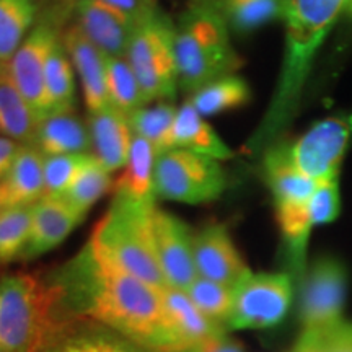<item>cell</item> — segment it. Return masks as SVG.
Masks as SVG:
<instances>
[{
  "label": "cell",
  "mask_w": 352,
  "mask_h": 352,
  "mask_svg": "<svg viewBox=\"0 0 352 352\" xmlns=\"http://www.w3.org/2000/svg\"><path fill=\"white\" fill-rule=\"evenodd\" d=\"M52 280L67 320H94L153 352H183L166 318L162 290L118 266L94 240Z\"/></svg>",
  "instance_id": "obj_1"
},
{
  "label": "cell",
  "mask_w": 352,
  "mask_h": 352,
  "mask_svg": "<svg viewBox=\"0 0 352 352\" xmlns=\"http://www.w3.org/2000/svg\"><path fill=\"white\" fill-rule=\"evenodd\" d=\"M344 16L352 19V0H290L283 70L270 108L250 140V152L276 144L296 116L316 52Z\"/></svg>",
  "instance_id": "obj_2"
},
{
  "label": "cell",
  "mask_w": 352,
  "mask_h": 352,
  "mask_svg": "<svg viewBox=\"0 0 352 352\" xmlns=\"http://www.w3.org/2000/svg\"><path fill=\"white\" fill-rule=\"evenodd\" d=\"M54 280L16 272L0 279V351L38 352L64 323Z\"/></svg>",
  "instance_id": "obj_3"
},
{
  "label": "cell",
  "mask_w": 352,
  "mask_h": 352,
  "mask_svg": "<svg viewBox=\"0 0 352 352\" xmlns=\"http://www.w3.org/2000/svg\"><path fill=\"white\" fill-rule=\"evenodd\" d=\"M175 52L178 87L191 95L243 65L230 43V28L210 6H192L179 16Z\"/></svg>",
  "instance_id": "obj_4"
},
{
  "label": "cell",
  "mask_w": 352,
  "mask_h": 352,
  "mask_svg": "<svg viewBox=\"0 0 352 352\" xmlns=\"http://www.w3.org/2000/svg\"><path fill=\"white\" fill-rule=\"evenodd\" d=\"M155 209V204L114 195L107 214L91 232L90 240L129 274L164 290L168 284L158 263L153 235Z\"/></svg>",
  "instance_id": "obj_5"
},
{
  "label": "cell",
  "mask_w": 352,
  "mask_h": 352,
  "mask_svg": "<svg viewBox=\"0 0 352 352\" xmlns=\"http://www.w3.org/2000/svg\"><path fill=\"white\" fill-rule=\"evenodd\" d=\"M175 38L176 25L158 7L135 26L126 59L138 77L145 104L175 100L178 91Z\"/></svg>",
  "instance_id": "obj_6"
},
{
  "label": "cell",
  "mask_w": 352,
  "mask_h": 352,
  "mask_svg": "<svg viewBox=\"0 0 352 352\" xmlns=\"http://www.w3.org/2000/svg\"><path fill=\"white\" fill-rule=\"evenodd\" d=\"M227 175L219 160L186 151L168 148L155 162V196L158 199L206 204L222 196Z\"/></svg>",
  "instance_id": "obj_7"
},
{
  "label": "cell",
  "mask_w": 352,
  "mask_h": 352,
  "mask_svg": "<svg viewBox=\"0 0 352 352\" xmlns=\"http://www.w3.org/2000/svg\"><path fill=\"white\" fill-rule=\"evenodd\" d=\"M292 298L294 277L289 272H252L233 289L226 328L233 331L274 328L287 316Z\"/></svg>",
  "instance_id": "obj_8"
},
{
  "label": "cell",
  "mask_w": 352,
  "mask_h": 352,
  "mask_svg": "<svg viewBox=\"0 0 352 352\" xmlns=\"http://www.w3.org/2000/svg\"><path fill=\"white\" fill-rule=\"evenodd\" d=\"M302 331L327 334L342 321L347 272L338 259L324 256L307 267L300 280Z\"/></svg>",
  "instance_id": "obj_9"
},
{
  "label": "cell",
  "mask_w": 352,
  "mask_h": 352,
  "mask_svg": "<svg viewBox=\"0 0 352 352\" xmlns=\"http://www.w3.org/2000/svg\"><path fill=\"white\" fill-rule=\"evenodd\" d=\"M352 139V113L321 120L289 144L298 170L316 183L338 179L342 158Z\"/></svg>",
  "instance_id": "obj_10"
},
{
  "label": "cell",
  "mask_w": 352,
  "mask_h": 352,
  "mask_svg": "<svg viewBox=\"0 0 352 352\" xmlns=\"http://www.w3.org/2000/svg\"><path fill=\"white\" fill-rule=\"evenodd\" d=\"M60 34L63 33L56 20H39L8 63L13 82L39 118V122L51 114L44 76L47 60L54 47L60 43Z\"/></svg>",
  "instance_id": "obj_11"
},
{
  "label": "cell",
  "mask_w": 352,
  "mask_h": 352,
  "mask_svg": "<svg viewBox=\"0 0 352 352\" xmlns=\"http://www.w3.org/2000/svg\"><path fill=\"white\" fill-rule=\"evenodd\" d=\"M153 235L162 272L168 287L184 290L196 280L195 233L183 219L164 209L153 214Z\"/></svg>",
  "instance_id": "obj_12"
},
{
  "label": "cell",
  "mask_w": 352,
  "mask_h": 352,
  "mask_svg": "<svg viewBox=\"0 0 352 352\" xmlns=\"http://www.w3.org/2000/svg\"><path fill=\"white\" fill-rule=\"evenodd\" d=\"M195 264L197 276L232 289L252 274L222 223H208L195 233Z\"/></svg>",
  "instance_id": "obj_13"
},
{
  "label": "cell",
  "mask_w": 352,
  "mask_h": 352,
  "mask_svg": "<svg viewBox=\"0 0 352 352\" xmlns=\"http://www.w3.org/2000/svg\"><path fill=\"white\" fill-rule=\"evenodd\" d=\"M82 33L108 57H126L138 21L101 0H76Z\"/></svg>",
  "instance_id": "obj_14"
},
{
  "label": "cell",
  "mask_w": 352,
  "mask_h": 352,
  "mask_svg": "<svg viewBox=\"0 0 352 352\" xmlns=\"http://www.w3.org/2000/svg\"><path fill=\"white\" fill-rule=\"evenodd\" d=\"M38 352H153L124 334L87 318H69Z\"/></svg>",
  "instance_id": "obj_15"
},
{
  "label": "cell",
  "mask_w": 352,
  "mask_h": 352,
  "mask_svg": "<svg viewBox=\"0 0 352 352\" xmlns=\"http://www.w3.org/2000/svg\"><path fill=\"white\" fill-rule=\"evenodd\" d=\"M263 170L276 210L308 208L318 183L297 168L290 157L289 142L277 140L266 148Z\"/></svg>",
  "instance_id": "obj_16"
},
{
  "label": "cell",
  "mask_w": 352,
  "mask_h": 352,
  "mask_svg": "<svg viewBox=\"0 0 352 352\" xmlns=\"http://www.w3.org/2000/svg\"><path fill=\"white\" fill-rule=\"evenodd\" d=\"M65 51L80 78L88 113L109 107L107 85L108 56L101 52L74 23L60 34Z\"/></svg>",
  "instance_id": "obj_17"
},
{
  "label": "cell",
  "mask_w": 352,
  "mask_h": 352,
  "mask_svg": "<svg viewBox=\"0 0 352 352\" xmlns=\"http://www.w3.org/2000/svg\"><path fill=\"white\" fill-rule=\"evenodd\" d=\"M87 124L91 138V152L96 160L111 173L124 168L134 140V132L126 114L109 104L88 113Z\"/></svg>",
  "instance_id": "obj_18"
},
{
  "label": "cell",
  "mask_w": 352,
  "mask_h": 352,
  "mask_svg": "<svg viewBox=\"0 0 352 352\" xmlns=\"http://www.w3.org/2000/svg\"><path fill=\"white\" fill-rule=\"evenodd\" d=\"M83 219L63 197L44 196L33 206L32 233L21 259L39 258L57 248Z\"/></svg>",
  "instance_id": "obj_19"
},
{
  "label": "cell",
  "mask_w": 352,
  "mask_h": 352,
  "mask_svg": "<svg viewBox=\"0 0 352 352\" xmlns=\"http://www.w3.org/2000/svg\"><path fill=\"white\" fill-rule=\"evenodd\" d=\"M166 318L178 338L183 352H196L208 342L226 336L222 324L202 315L184 290L166 287L162 290Z\"/></svg>",
  "instance_id": "obj_20"
},
{
  "label": "cell",
  "mask_w": 352,
  "mask_h": 352,
  "mask_svg": "<svg viewBox=\"0 0 352 352\" xmlns=\"http://www.w3.org/2000/svg\"><path fill=\"white\" fill-rule=\"evenodd\" d=\"M34 145L44 153V157L91 153L88 124L74 111L47 114L39 122Z\"/></svg>",
  "instance_id": "obj_21"
},
{
  "label": "cell",
  "mask_w": 352,
  "mask_h": 352,
  "mask_svg": "<svg viewBox=\"0 0 352 352\" xmlns=\"http://www.w3.org/2000/svg\"><path fill=\"white\" fill-rule=\"evenodd\" d=\"M186 148V151L212 157L215 160H230L233 151L219 138L212 126L202 118L191 101L182 104L176 114V121L171 135V148Z\"/></svg>",
  "instance_id": "obj_22"
},
{
  "label": "cell",
  "mask_w": 352,
  "mask_h": 352,
  "mask_svg": "<svg viewBox=\"0 0 352 352\" xmlns=\"http://www.w3.org/2000/svg\"><path fill=\"white\" fill-rule=\"evenodd\" d=\"M158 152L147 140L134 135L129 158L120 178L114 182V195L155 204V162Z\"/></svg>",
  "instance_id": "obj_23"
},
{
  "label": "cell",
  "mask_w": 352,
  "mask_h": 352,
  "mask_svg": "<svg viewBox=\"0 0 352 352\" xmlns=\"http://www.w3.org/2000/svg\"><path fill=\"white\" fill-rule=\"evenodd\" d=\"M39 118L13 82L8 64L0 63V132L19 144H34Z\"/></svg>",
  "instance_id": "obj_24"
},
{
  "label": "cell",
  "mask_w": 352,
  "mask_h": 352,
  "mask_svg": "<svg viewBox=\"0 0 352 352\" xmlns=\"http://www.w3.org/2000/svg\"><path fill=\"white\" fill-rule=\"evenodd\" d=\"M12 208L33 206L44 197V153L34 144H21L6 176Z\"/></svg>",
  "instance_id": "obj_25"
},
{
  "label": "cell",
  "mask_w": 352,
  "mask_h": 352,
  "mask_svg": "<svg viewBox=\"0 0 352 352\" xmlns=\"http://www.w3.org/2000/svg\"><path fill=\"white\" fill-rule=\"evenodd\" d=\"M215 8L228 28L248 34L270 23L287 20L290 0H219Z\"/></svg>",
  "instance_id": "obj_26"
},
{
  "label": "cell",
  "mask_w": 352,
  "mask_h": 352,
  "mask_svg": "<svg viewBox=\"0 0 352 352\" xmlns=\"http://www.w3.org/2000/svg\"><path fill=\"white\" fill-rule=\"evenodd\" d=\"M38 10V0H0V63H10L36 25Z\"/></svg>",
  "instance_id": "obj_27"
},
{
  "label": "cell",
  "mask_w": 352,
  "mask_h": 352,
  "mask_svg": "<svg viewBox=\"0 0 352 352\" xmlns=\"http://www.w3.org/2000/svg\"><path fill=\"white\" fill-rule=\"evenodd\" d=\"M178 108L171 101H155L144 104L127 116L134 135H139L153 145L160 153L171 148V135Z\"/></svg>",
  "instance_id": "obj_28"
},
{
  "label": "cell",
  "mask_w": 352,
  "mask_h": 352,
  "mask_svg": "<svg viewBox=\"0 0 352 352\" xmlns=\"http://www.w3.org/2000/svg\"><path fill=\"white\" fill-rule=\"evenodd\" d=\"M250 87L239 76H227L208 83L191 95L189 101L202 118L241 108L250 101Z\"/></svg>",
  "instance_id": "obj_29"
},
{
  "label": "cell",
  "mask_w": 352,
  "mask_h": 352,
  "mask_svg": "<svg viewBox=\"0 0 352 352\" xmlns=\"http://www.w3.org/2000/svg\"><path fill=\"white\" fill-rule=\"evenodd\" d=\"M44 83H46V94L51 104V113L74 111L76 78H74L72 60H70L63 41L54 47L50 60H47Z\"/></svg>",
  "instance_id": "obj_30"
},
{
  "label": "cell",
  "mask_w": 352,
  "mask_h": 352,
  "mask_svg": "<svg viewBox=\"0 0 352 352\" xmlns=\"http://www.w3.org/2000/svg\"><path fill=\"white\" fill-rule=\"evenodd\" d=\"M114 188V182L111 178V171H108L98 160L94 157L82 173L77 176L76 182L72 183L67 191L64 192L63 199L74 210H77L82 217H85L94 206L103 197L107 192Z\"/></svg>",
  "instance_id": "obj_31"
},
{
  "label": "cell",
  "mask_w": 352,
  "mask_h": 352,
  "mask_svg": "<svg viewBox=\"0 0 352 352\" xmlns=\"http://www.w3.org/2000/svg\"><path fill=\"white\" fill-rule=\"evenodd\" d=\"M107 85L109 103L126 116L145 104L138 77L126 57H108Z\"/></svg>",
  "instance_id": "obj_32"
},
{
  "label": "cell",
  "mask_w": 352,
  "mask_h": 352,
  "mask_svg": "<svg viewBox=\"0 0 352 352\" xmlns=\"http://www.w3.org/2000/svg\"><path fill=\"white\" fill-rule=\"evenodd\" d=\"M33 206H15L0 214V264L23 256L32 233Z\"/></svg>",
  "instance_id": "obj_33"
},
{
  "label": "cell",
  "mask_w": 352,
  "mask_h": 352,
  "mask_svg": "<svg viewBox=\"0 0 352 352\" xmlns=\"http://www.w3.org/2000/svg\"><path fill=\"white\" fill-rule=\"evenodd\" d=\"M186 294L202 315L226 327V321L233 305L232 287L197 276L195 283L188 287Z\"/></svg>",
  "instance_id": "obj_34"
},
{
  "label": "cell",
  "mask_w": 352,
  "mask_h": 352,
  "mask_svg": "<svg viewBox=\"0 0 352 352\" xmlns=\"http://www.w3.org/2000/svg\"><path fill=\"white\" fill-rule=\"evenodd\" d=\"M94 153H67L44 157V196L59 197L72 186Z\"/></svg>",
  "instance_id": "obj_35"
},
{
  "label": "cell",
  "mask_w": 352,
  "mask_h": 352,
  "mask_svg": "<svg viewBox=\"0 0 352 352\" xmlns=\"http://www.w3.org/2000/svg\"><path fill=\"white\" fill-rule=\"evenodd\" d=\"M341 209V197H340V183L338 179L331 182L318 183L314 196L310 199V219L311 223L315 226H323L336 220L340 215Z\"/></svg>",
  "instance_id": "obj_36"
},
{
  "label": "cell",
  "mask_w": 352,
  "mask_h": 352,
  "mask_svg": "<svg viewBox=\"0 0 352 352\" xmlns=\"http://www.w3.org/2000/svg\"><path fill=\"white\" fill-rule=\"evenodd\" d=\"M324 338L328 352H352V321L342 320Z\"/></svg>",
  "instance_id": "obj_37"
},
{
  "label": "cell",
  "mask_w": 352,
  "mask_h": 352,
  "mask_svg": "<svg viewBox=\"0 0 352 352\" xmlns=\"http://www.w3.org/2000/svg\"><path fill=\"white\" fill-rule=\"evenodd\" d=\"M101 2L124 12L126 15H129L131 19H134L138 23L157 8L153 0H101Z\"/></svg>",
  "instance_id": "obj_38"
},
{
  "label": "cell",
  "mask_w": 352,
  "mask_h": 352,
  "mask_svg": "<svg viewBox=\"0 0 352 352\" xmlns=\"http://www.w3.org/2000/svg\"><path fill=\"white\" fill-rule=\"evenodd\" d=\"M20 145L7 135H0V179H3L10 171L16 153L20 151Z\"/></svg>",
  "instance_id": "obj_39"
},
{
  "label": "cell",
  "mask_w": 352,
  "mask_h": 352,
  "mask_svg": "<svg viewBox=\"0 0 352 352\" xmlns=\"http://www.w3.org/2000/svg\"><path fill=\"white\" fill-rule=\"evenodd\" d=\"M292 352H328L327 338L321 333L302 331Z\"/></svg>",
  "instance_id": "obj_40"
},
{
  "label": "cell",
  "mask_w": 352,
  "mask_h": 352,
  "mask_svg": "<svg viewBox=\"0 0 352 352\" xmlns=\"http://www.w3.org/2000/svg\"><path fill=\"white\" fill-rule=\"evenodd\" d=\"M196 352H245L236 341L228 340V338L222 336L219 340H214L199 347Z\"/></svg>",
  "instance_id": "obj_41"
},
{
  "label": "cell",
  "mask_w": 352,
  "mask_h": 352,
  "mask_svg": "<svg viewBox=\"0 0 352 352\" xmlns=\"http://www.w3.org/2000/svg\"><path fill=\"white\" fill-rule=\"evenodd\" d=\"M10 208H12V202H10V196H8L6 179H0V214Z\"/></svg>",
  "instance_id": "obj_42"
},
{
  "label": "cell",
  "mask_w": 352,
  "mask_h": 352,
  "mask_svg": "<svg viewBox=\"0 0 352 352\" xmlns=\"http://www.w3.org/2000/svg\"><path fill=\"white\" fill-rule=\"evenodd\" d=\"M74 2H76V0H74Z\"/></svg>",
  "instance_id": "obj_43"
},
{
  "label": "cell",
  "mask_w": 352,
  "mask_h": 352,
  "mask_svg": "<svg viewBox=\"0 0 352 352\" xmlns=\"http://www.w3.org/2000/svg\"><path fill=\"white\" fill-rule=\"evenodd\" d=\"M0 352H2V351H0Z\"/></svg>",
  "instance_id": "obj_44"
}]
</instances>
